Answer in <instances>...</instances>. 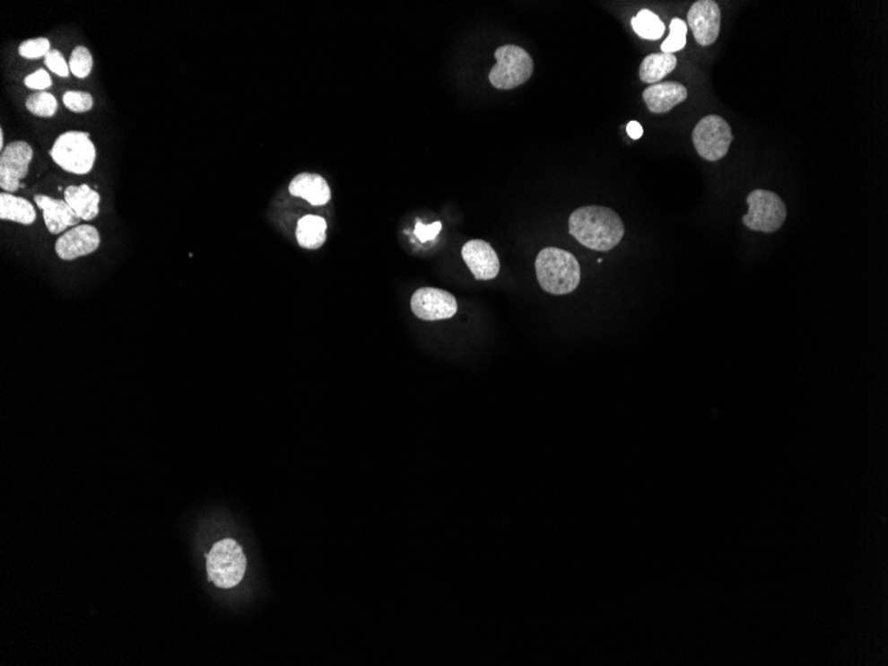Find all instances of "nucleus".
I'll use <instances>...</instances> for the list:
<instances>
[{
	"label": "nucleus",
	"instance_id": "obj_4",
	"mask_svg": "<svg viewBox=\"0 0 888 666\" xmlns=\"http://www.w3.org/2000/svg\"><path fill=\"white\" fill-rule=\"evenodd\" d=\"M209 580L222 590L236 587L244 579L247 557L233 539H225L212 547L206 557Z\"/></svg>",
	"mask_w": 888,
	"mask_h": 666
},
{
	"label": "nucleus",
	"instance_id": "obj_17",
	"mask_svg": "<svg viewBox=\"0 0 888 666\" xmlns=\"http://www.w3.org/2000/svg\"><path fill=\"white\" fill-rule=\"evenodd\" d=\"M327 223L319 215H309L297 223L296 239L298 245L309 250H316L326 242Z\"/></svg>",
	"mask_w": 888,
	"mask_h": 666
},
{
	"label": "nucleus",
	"instance_id": "obj_30",
	"mask_svg": "<svg viewBox=\"0 0 888 666\" xmlns=\"http://www.w3.org/2000/svg\"><path fill=\"white\" fill-rule=\"evenodd\" d=\"M4 148H5L4 139H3V129H2V131H0V151H3V149Z\"/></svg>",
	"mask_w": 888,
	"mask_h": 666
},
{
	"label": "nucleus",
	"instance_id": "obj_27",
	"mask_svg": "<svg viewBox=\"0 0 888 666\" xmlns=\"http://www.w3.org/2000/svg\"><path fill=\"white\" fill-rule=\"evenodd\" d=\"M24 84L29 87L30 90H37L38 92H44V90L51 87L52 79L49 76L48 72L46 70H38L34 74H29V76L24 79Z\"/></svg>",
	"mask_w": 888,
	"mask_h": 666
},
{
	"label": "nucleus",
	"instance_id": "obj_2",
	"mask_svg": "<svg viewBox=\"0 0 888 666\" xmlns=\"http://www.w3.org/2000/svg\"><path fill=\"white\" fill-rule=\"evenodd\" d=\"M535 269L540 286L550 294H570L580 285V264L572 253L562 249H543L537 254Z\"/></svg>",
	"mask_w": 888,
	"mask_h": 666
},
{
	"label": "nucleus",
	"instance_id": "obj_10",
	"mask_svg": "<svg viewBox=\"0 0 888 666\" xmlns=\"http://www.w3.org/2000/svg\"><path fill=\"white\" fill-rule=\"evenodd\" d=\"M689 29L697 43L709 47L716 43L721 30V10L713 0H699L688 13Z\"/></svg>",
	"mask_w": 888,
	"mask_h": 666
},
{
	"label": "nucleus",
	"instance_id": "obj_28",
	"mask_svg": "<svg viewBox=\"0 0 888 666\" xmlns=\"http://www.w3.org/2000/svg\"><path fill=\"white\" fill-rule=\"evenodd\" d=\"M440 231H442V223H440V221H438V223H430V225H423L421 221H418V223H416L415 231H414V233H415V236L418 237L419 241L427 242L434 240L435 237L440 234Z\"/></svg>",
	"mask_w": 888,
	"mask_h": 666
},
{
	"label": "nucleus",
	"instance_id": "obj_22",
	"mask_svg": "<svg viewBox=\"0 0 888 666\" xmlns=\"http://www.w3.org/2000/svg\"><path fill=\"white\" fill-rule=\"evenodd\" d=\"M686 34H688V24L683 19H673L670 22L669 36L661 44L663 54H675V52L683 49V47L686 46Z\"/></svg>",
	"mask_w": 888,
	"mask_h": 666
},
{
	"label": "nucleus",
	"instance_id": "obj_6",
	"mask_svg": "<svg viewBox=\"0 0 888 666\" xmlns=\"http://www.w3.org/2000/svg\"><path fill=\"white\" fill-rule=\"evenodd\" d=\"M749 212L742 221L747 228L763 233H774L785 223L788 209L777 193L755 189L747 196Z\"/></svg>",
	"mask_w": 888,
	"mask_h": 666
},
{
	"label": "nucleus",
	"instance_id": "obj_1",
	"mask_svg": "<svg viewBox=\"0 0 888 666\" xmlns=\"http://www.w3.org/2000/svg\"><path fill=\"white\" fill-rule=\"evenodd\" d=\"M570 233L586 248L609 251L622 242L625 226L622 217L606 206H581L570 215Z\"/></svg>",
	"mask_w": 888,
	"mask_h": 666
},
{
	"label": "nucleus",
	"instance_id": "obj_13",
	"mask_svg": "<svg viewBox=\"0 0 888 666\" xmlns=\"http://www.w3.org/2000/svg\"><path fill=\"white\" fill-rule=\"evenodd\" d=\"M35 204L43 211L47 231L51 234H62L73 226H77L80 218L65 200H57L46 195L35 196Z\"/></svg>",
	"mask_w": 888,
	"mask_h": 666
},
{
	"label": "nucleus",
	"instance_id": "obj_3",
	"mask_svg": "<svg viewBox=\"0 0 888 666\" xmlns=\"http://www.w3.org/2000/svg\"><path fill=\"white\" fill-rule=\"evenodd\" d=\"M96 146L88 132L68 131L55 140L49 156L57 167L73 175H88L95 167Z\"/></svg>",
	"mask_w": 888,
	"mask_h": 666
},
{
	"label": "nucleus",
	"instance_id": "obj_12",
	"mask_svg": "<svg viewBox=\"0 0 888 666\" xmlns=\"http://www.w3.org/2000/svg\"><path fill=\"white\" fill-rule=\"evenodd\" d=\"M462 256L476 280L490 281L498 277L501 261L495 249L488 242L483 240L468 241L463 246Z\"/></svg>",
	"mask_w": 888,
	"mask_h": 666
},
{
	"label": "nucleus",
	"instance_id": "obj_26",
	"mask_svg": "<svg viewBox=\"0 0 888 666\" xmlns=\"http://www.w3.org/2000/svg\"><path fill=\"white\" fill-rule=\"evenodd\" d=\"M44 65H46V67L48 68L49 71L54 72L55 74H57V76H70V65L65 62L62 52L57 51V49H51V51L48 52V55L44 57Z\"/></svg>",
	"mask_w": 888,
	"mask_h": 666
},
{
	"label": "nucleus",
	"instance_id": "obj_11",
	"mask_svg": "<svg viewBox=\"0 0 888 666\" xmlns=\"http://www.w3.org/2000/svg\"><path fill=\"white\" fill-rule=\"evenodd\" d=\"M100 242V234L95 226L77 225L57 239L55 251L63 261H74L80 257L95 253Z\"/></svg>",
	"mask_w": 888,
	"mask_h": 666
},
{
	"label": "nucleus",
	"instance_id": "obj_21",
	"mask_svg": "<svg viewBox=\"0 0 888 666\" xmlns=\"http://www.w3.org/2000/svg\"><path fill=\"white\" fill-rule=\"evenodd\" d=\"M27 110L38 118H54L57 112V101L52 93L35 92L26 101Z\"/></svg>",
	"mask_w": 888,
	"mask_h": 666
},
{
	"label": "nucleus",
	"instance_id": "obj_18",
	"mask_svg": "<svg viewBox=\"0 0 888 666\" xmlns=\"http://www.w3.org/2000/svg\"><path fill=\"white\" fill-rule=\"evenodd\" d=\"M0 220L32 225L37 220L35 206L26 198L3 192L0 195Z\"/></svg>",
	"mask_w": 888,
	"mask_h": 666
},
{
	"label": "nucleus",
	"instance_id": "obj_19",
	"mask_svg": "<svg viewBox=\"0 0 888 666\" xmlns=\"http://www.w3.org/2000/svg\"><path fill=\"white\" fill-rule=\"evenodd\" d=\"M677 57L673 54H652L640 66V79L647 84H657L677 67Z\"/></svg>",
	"mask_w": 888,
	"mask_h": 666
},
{
	"label": "nucleus",
	"instance_id": "obj_23",
	"mask_svg": "<svg viewBox=\"0 0 888 666\" xmlns=\"http://www.w3.org/2000/svg\"><path fill=\"white\" fill-rule=\"evenodd\" d=\"M70 70L74 76L77 79H85V77L90 76L91 71L93 68V57L91 54L90 49L84 46H77L76 48L71 52L70 57Z\"/></svg>",
	"mask_w": 888,
	"mask_h": 666
},
{
	"label": "nucleus",
	"instance_id": "obj_24",
	"mask_svg": "<svg viewBox=\"0 0 888 666\" xmlns=\"http://www.w3.org/2000/svg\"><path fill=\"white\" fill-rule=\"evenodd\" d=\"M49 51H51V41L47 38L30 39L19 46V55L29 60L46 57Z\"/></svg>",
	"mask_w": 888,
	"mask_h": 666
},
{
	"label": "nucleus",
	"instance_id": "obj_5",
	"mask_svg": "<svg viewBox=\"0 0 888 666\" xmlns=\"http://www.w3.org/2000/svg\"><path fill=\"white\" fill-rule=\"evenodd\" d=\"M496 66H493L488 79L498 90H514L531 79L534 74V60L531 55L514 44L499 47L495 52Z\"/></svg>",
	"mask_w": 888,
	"mask_h": 666
},
{
	"label": "nucleus",
	"instance_id": "obj_14",
	"mask_svg": "<svg viewBox=\"0 0 888 666\" xmlns=\"http://www.w3.org/2000/svg\"><path fill=\"white\" fill-rule=\"evenodd\" d=\"M642 98L650 112L666 113L688 99V90L677 82L657 83L648 87Z\"/></svg>",
	"mask_w": 888,
	"mask_h": 666
},
{
	"label": "nucleus",
	"instance_id": "obj_16",
	"mask_svg": "<svg viewBox=\"0 0 888 666\" xmlns=\"http://www.w3.org/2000/svg\"><path fill=\"white\" fill-rule=\"evenodd\" d=\"M65 200L83 221L95 220L100 212V195L90 185H71L65 190Z\"/></svg>",
	"mask_w": 888,
	"mask_h": 666
},
{
	"label": "nucleus",
	"instance_id": "obj_20",
	"mask_svg": "<svg viewBox=\"0 0 888 666\" xmlns=\"http://www.w3.org/2000/svg\"><path fill=\"white\" fill-rule=\"evenodd\" d=\"M634 32L648 40H658L666 32V24L650 10H642L631 19Z\"/></svg>",
	"mask_w": 888,
	"mask_h": 666
},
{
	"label": "nucleus",
	"instance_id": "obj_7",
	"mask_svg": "<svg viewBox=\"0 0 888 666\" xmlns=\"http://www.w3.org/2000/svg\"><path fill=\"white\" fill-rule=\"evenodd\" d=\"M697 153L706 162L724 159L732 145L733 134L729 123L718 115H709L697 123L692 134Z\"/></svg>",
	"mask_w": 888,
	"mask_h": 666
},
{
	"label": "nucleus",
	"instance_id": "obj_9",
	"mask_svg": "<svg viewBox=\"0 0 888 666\" xmlns=\"http://www.w3.org/2000/svg\"><path fill=\"white\" fill-rule=\"evenodd\" d=\"M411 309L423 320H442L454 317L457 302L451 293L435 287H422L411 297Z\"/></svg>",
	"mask_w": 888,
	"mask_h": 666
},
{
	"label": "nucleus",
	"instance_id": "obj_8",
	"mask_svg": "<svg viewBox=\"0 0 888 666\" xmlns=\"http://www.w3.org/2000/svg\"><path fill=\"white\" fill-rule=\"evenodd\" d=\"M34 151L26 141H13L2 151L0 156V188L4 192L15 193L22 188V180L29 175Z\"/></svg>",
	"mask_w": 888,
	"mask_h": 666
},
{
	"label": "nucleus",
	"instance_id": "obj_15",
	"mask_svg": "<svg viewBox=\"0 0 888 666\" xmlns=\"http://www.w3.org/2000/svg\"><path fill=\"white\" fill-rule=\"evenodd\" d=\"M289 192L294 197L303 198L313 206H321L329 203L332 190L324 177L316 173H300L292 180Z\"/></svg>",
	"mask_w": 888,
	"mask_h": 666
},
{
	"label": "nucleus",
	"instance_id": "obj_25",
	"mask_svg": "<svg viewBox=\"0 0 888 666\" xmlns=\"http://www.w3.org/2000/svg\"><path fill=\"white\" fill-rule=\"evenodd\" d=\"M63 103L74 113L90 112L93 108V96L82 91H68L63 95Z\"/></svg>",
	"mask_w": 888,
	"mask_h": 666
},
{
	"label": "nucleus",
	"instance_id": "obj_29",
	"mask_svg": "<svg viewBox=\"0 0 888 666\" xmlns=\"http://www.w3.org/2000/svg\"><path fill=\"white\" fill-rule=\"evenodd\" d=\"M628 136L633 140L641 139L642 135H644V128H642L641 124L639 121H631L627 126Z\"/></svg>",
	"mask_w": 888,
	"mask_h": 666
}]
</instances>
